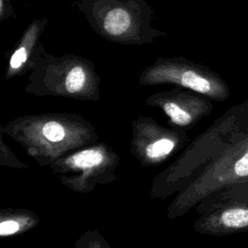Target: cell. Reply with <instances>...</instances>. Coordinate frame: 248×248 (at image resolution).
Here are the masks:
<instances>
[{"instance_id":"3957f363","label":"cell","mask_w":248,"mask_h":248,"mask_svg":"<svg viewBox=\"0 0 248 248\" xmlns=\"http://www.w3.org/2000/svg\"><path fill=\"white\" fill-rule=\"evenodd\" d=\"M140 82L179 85L217 100H225L230 95L226 82L218 74L182 56L157 58L141 72Z\"/></svg>"},{"instance_id":"ba28073f","label":"cell","mask_w":248,"mask_h":248,"mask_svg":"<svg viewBox=\"0 0 248 248\" xmlns=\"http://www.w3.org/2000/svg\"><path fill=\"white\" fill-rule=\"evenodd\" d=\"M173 145V142L168 139L159 140L146 147V155L151 159L163 157L172 150Z\"/></svg>"},{"instance_id":"52a82bcc","label":"cell","mask_w":248,"mask_h":248,"mask_svg":"<svg viewBox=\"0 0 248 248\" xmlns=\"http://www.w3.org/2000/svg\"><path fill=\"white\" fill-rule=\"evenodd\" d=\"M103 161V154L97 149H87L74 154L70 158L72 166L81 169L88 170L95 166H98Z\"/></svg>"},{"instance_id":"8992f818","label":"cell","mask_w":248,"mask_h":248,"mask_svg":"<svg viewBox=\"0 0 248 248\" xmlns=\"http://www.w3.org/2000/svg\"><path fill=\"white\" fill-rule=\"evenodd\" d=\"M216 224L225 232L248 231V205H235L222 210Z\"/></svg>"},{"instance_id":"7a4b0ae2","label":"cell","mask_w":248,"mask_h":248,"mask_svg":"<svg viewBox=\"0 0 248 248\" xmlns=\"http://www.w3.org/2000/svg\"><path fill=\"white\" fill-rule=\"evenodd\" d=\"M28 91L94 98L99 77L92 61L75 54L55 56L39 44L30 64Z\"/></svg>"},{"instance_id":"30bf717a","label":"cell","mask_w":248,"mask_h":248,"mask_svg":"<svg viewBox=\"0 0 248 248\" xmlns=\"http://www.w3.org/2000/svg\"><path fill=\"white\" fill-rule=\"evenodd\" d=\"M16 16V14L12 6V0H0V22Z\"/></svg>"},{"instance_id":"6da1fadb","label":"cell","mask_w":248,"mask_h":248,"mask_svg":"<svg viewBox=\"0 0 248 248\" xmlns=\"http://www.w3.org/2000/svg\"><path fill=\"white\" fill-rule=\"evenodd\" d=\"M74 6L93 31L113 43L141 46L167 35L153 27L154 10L147 0H76Z\"/></svg>"},{"instance_id":"277c9868","label":"cell","mask_w":248,"mask_h":248,"mask_svg":"<svg viewBox=\"0 0 248 248\" xmlns=\"http://www.w3.org/2000/svg\"><path fill=\"white\" fill-rule=\"evenodd\" d=\"M48 22L46 16L34 19L12 50L6 69V78H12L30 70L32 56L40 44V39Z\"/></svg>"},{"instance_id":"8fae6325","label":"cell","mask_w":248,"mask_h":248,"mask_svg":"<svg viewBox=\"0 0 248 248\" xmlns=\"http://www.w3.org/2000/svg\"><path fill=\"white\" fill-rule=\"evenodd\" d=\"M19 226L18 224L14 220H8V221H2L0 224V234L1 236L10 235L17 232Z\"/></svg>"},{"instance_id":"9c48e42d","label":"cell","mask_w":248,"mask_h":248,"mask_svg":"<svg viewBox=\"0 0 248 248\" xmlns=\"http://www.w3.org/2000/svg\"><path fill=\"white\" fill-rule=\"evenodd\" d=\"M43 135L46 140L56 142L64 139L65 131L64 128L58 122L49 121L44 125Z\"/></svg>"},{"instance_id":"5b68a950","label":"cell","mask_w":248,"mask_h":248,"mask_svg":"<svg viewBox=\"0 0 248 248\" xmlns=\"http://www.w3.org/2000/svg\"><path fill=\"white\" fill-rule=\"evenodd\" d=\"M155 97V96H154ZM167 115L176 124L186 125L192 121L190 111L184 108V106L189 104L194 98L184 94H164L155 97Z\"/></svg>"}]
</instances>
